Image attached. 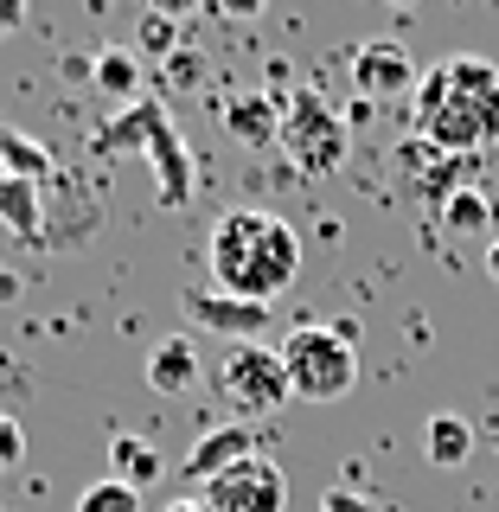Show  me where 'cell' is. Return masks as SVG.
Returning a JSON list of instances; mask_svg holds the SVG:
<instances>
[{"mask_svg":"<svg viewBox=\"0 0 499 512\" xmlns=\"http://www.w3.org/2000/svg\"><path fill=\"white\" fill-rule=\"evenodd\" d=\"M416 135L455 160L499 148V71L487 58H455L416 77Z\"/></svg>","mask_w":499,"mask_h":512,"instance_id":"6da1fadb","label":"cell"},{"mask_svg":"<svg viewBox=\"0 0 499 512\" xmlns=\"http://www.w3.org/2000/svg\"><path fill=\"white\" fill-rule=\"evenodd\" d=\"M212 276H218V295H237V301H256V308H269V301L282 295L288 282L301 276V237L295 224L276 218V212H231L212 231Z\"/></svg>","mask_w":499,"mask_h":512,"instance_id":"7a4b0ae2","label":"cell"},{"mask_svg":"<svg viewBox=\"0 0 499 512\" xmlns=\"http://www.w3.org/2000/svg\"><path fill=\"white\" fill-rule=\"evenodd\" d=\"M276 352H282V372H288V397H301V404H333V397H346L359 384V346H352L346 327L308 320Z\"/></svg>","mask_w":499,"mask_h":512,"instance_id":"3957f363","label":"cell"},{"mask_svg":"<svg viewBox=\"0 0 499 512\" xmlns=\"http://www.w3.org/2000/svg\"><path fill=\"white\" fill-rule=\"evenodd\" d=\"M276 148L288 154L295 173H308V180H333V173L346 167V154H352V128H346V116L320 90H295V96H282Z\"/></svg>","mask_w":499,"mask_h":512,"instance_id":"277c9868","label":"cell"},{"mask_svg":"<svg viewBox=\"0 0 499 512\" xmlns=\"http://www.w3.org/2000/svg\"><path fill=\"white\" fill-rule=\"evenodd\" d=\"M224 404L231 410H244V416H276L288 404V372H282V352L276 346H231L224 352Z\"/></svg>","mask_w":499,"mask_h":512,"instance_id":"5b68a950","label":"cell"},{"mask_svg":"<svg viewBox=\"0 0 499 512\" xmlns=\"http://www.w3.org/2000/svg\"><path fill=\"white\" fill-rule=\"evenodd\" d=\"M199 506L205 512H282L288 506V480H282V468L269 455H250V461H237L231 474L205 480Z\"/></svg>","mask_w":499,"mask_h":512,"instance_id":"8992f818","label":"cell"},{"mask_svg":"<svg viewBox=\"0 0 499 512\" xmlns=\"http://www.w3.org/2000/svg\"><path fill=\"white\" fill-rule=\"evenodd\" d=\"M352 90L359 103H391V96L416 90V58L404 39H365L352 45Z\"/></svg>","mask_w":499,"mask_h":512,"instance_id":"52a82bcc","label":"cell"},{"mask_svg":"<svg viewBox=\"0 0 499 512\" xmlns=\"http://www.w3.org/2000/svg\"><path fill=\"white\" fill-rule=\"evenodd\" d=\"M391 167H397V180H404V192H416V199H423L429 212H436L448 192H461V173H468L474 160H455V154L429 148L423 135H410V141H397Z\"/></svg>","mask_w":499,"mask_h":512,"instance_id":"ba28073f","label":"cell"},{"mask_svg":"<svg viewBox=\"0 0 499 512\" xmlns=\"http://www.w3.org/2000/svg\"><path fill=\"white\" fill-rule=\"evenodd\" d=\"M192 308V327H205V333H224L231 346H256L263 340V327H269V308H256V301H237V295H192L186 301Z\"/></svg>","mask_w":499,"mask_h":512,"instance_id":"9c48e42d","label":"cell"},{"mask_svg":"<svg viewBox=\"0 0 499 512\" xmlns=\"http://www.w3.org/2000/svg\"><path fill=\"white\" fill-rule=\"evenodd\" d=\"M250 455H263V448H256V436H250L244 423H224V429H205V436L192 442V455L180 461V468H186V480H199V487H205V480L231 474L237 461H250Z\"/></svg>","mask_w":499,"mask_h":512,"instance_id":"30bf717a","label":"cell"},{"mask_svg":"<svg viewBox=\"0 0 499 512\" xmlns=\"http://www.w3.org/2000/svg\"><path fill=\"white\" fill-rule=\"evenodd\" d=\"M224 135L244 141L250 154L276 148V135H282V96H269V90H244V96H231V103H224Z\"/></svg>","mask_w":499,"mask_h":512,"instance_id":"8fae6325","label":"cell"},{"mask_svg":"<svg viewBox=\"0 0 499 512\" xmlns=\"http://www.w3.org/2000/svg\"><path fill=\"white\" fill-rule=\"evenodd\" d=\"M148 384L160 397H192L199 391V352H192L186 333H173V340H160L148 352Z\"/></svg>","mask_w":499,"mask_h":512,"instance_id":"7c38bea8","label":"cell"},{"mask_svg":"<svg viewBox=\"0 0 499 512\" xmlns=\"http://www.w3.org/2000/svg\"><path fill=\"white\" fill-rule=\"evenodd\" d=\"M148 160H154V173H160V199H167V205H186V199H192V154L180 148L173 122H160V128H154Z\"/></svg>","mask_w":499,"mask_h":512,"instance_id":"4fadbf2b","label":"cell"},{"mask_svg":"<svg viewBox=\"0 0 499 512\" xmlns=\"http://www.w3.org/2000/svg\"><path fill=\"white\" fill-rule=\"evenodd\" d=\"M160 122H167V109H160V103H148V96H141V103H128L122 116L109 122L103 135H96V154H128V148H148Z\"/></svg>","mask_w":499,"mask_h":512,"instance_id":"5bb4252c","label":"cell"},{"mask_svg":"<svg viewBox=\"0 0 499 512\" xmlns=\"http://www.w3.org/2000/svg\"><path fill=\"white\" fill-rule=\"evenodd\" d=\"M0 224H7L13 237H26V244H39V237H45L39 186H32V180H13V173H0Z\"/></svg>","mask_w":499,"mask_h":512,"instance_id":"9a60e30c","label":"cell"},{"mask_svg":"<svg viewBox=\"0 0 499 512\" xmlns=\"http://www.w3.org/2000/svg\"><path fill=\"white\" fill-rule=\"evenodd\" d=\"M436 218H442L448 237H487V244H493V205H487V192H480V186L448 192V199L436 205Z\"/></svg>","mask_w":499,"mask_h":512,"instance_id":"2e32d148","label":"cell"},{"mask_svg":"<svg viewBox=\"0 0 499 512\" xmlns=\"http://www.w3.org/2000/svg\"><path fill=\"white\" fill-rule=\"evenodd\" d=\"M90 84L109 96V103H128V96L141 90V52H128V45H103V52L90 58Z\"/></svg>","mask_w":499,"mask_h":512,"instance_id":"e0dca14e","label":"cell"},{"mask_svg":"<svg viewBox=\"0 0 499 512\" xmlns=\"http://www.w3.org/2000/svg\"><path fill=\"white\" fill-rule=\"evenodd\" d=\"M109 461H116V480H128L135 493H141V487H154V480L167 474V461H160L141 436H109Z\"/></svg>","mask_w":499,"mask_h":512,"instance_id":"ac0fdd59","label":"cell"},{"mask_svg":"<svg viewBox=\"0 0 499 512\" xmlns=\"http://www.w3.org/2000/svg\"><path fill=\"white\" fill-rule=\"evenodd\" d=\"M423 442H429V461H436V468H461V461L474 455V429L461 423L455 410H436V416H429V436Z\"/></svg>","mask_w":499,"mask_h":512,"instance_id":"d6986e66","label":"cell"},{"mask_svg":"<svg viewBox=\"0 0 499 512\" xmlns=\"http://www.w3.org/2000/svg\"><path fill=\"white\" fill-rule=\"evenodd\" d=\"M0 173H13V180H32V186H39L45 173H52V154H45V141L20 135V128H0Z\"/></svg>","mask_w":499,"mask_h":512,"instance_id":"ffe728a7","label":"cell"},{"mask_svg":"<svg viewBox=\"0 0 499 512\" xmlns=\"http://www.w3.org/2000/svg\"><path fill=\"white\" fill-rule=\"evenodd\" d=\"M77 512H141V493L109 474V480H90V487L77 493Z\"/></svg>","mask_w":499,"mask_h":512,"instance_id":"44dd1931","label":"cell"},{"mask_svg":"<svg viewBox=\"0 0 499 512\" xmlns=\"http://www.w3.org/2000/svg\"><path fill=\"white\" fill-rule=\"evenodd\" d=\"M135 39H141V52H148V58H173V52H180V20H173L167 7H154V13H141Z\"/></svg>","mask_w":499,"mask_h":512,"instance_id":"7402d4cb","label":"cell"},{"mask_svg":"<svg viewBox=\"0 0 499 512\" xmlns=\"http://www.w3.org/2000/svg\"><path fill=\"white\" fill-rule=\"evenodd\" d=\"M13 461H26V429L0 410V468H13Z\"/></svg>","mask_w":499,"mask_h":512,"instance_id":"603a6c76","label":"cell"},{"mask_svg":"<svg viewBox=\"0 0 499 512\" xmlns=\"http://www.w3.org/2000/svg\"><path fill=\"white\" fill-rule=\"evenodd\" d=\"M160 64H167V84H186V77H199V71H205V58L192 52V45H180V52L160 58Z\"/></svg>","mask_w":499,"mask_h":512,"instance_id":"cb8c5ba5","label":"cell"},{"mask_svg":"<svg viewBox=\"0 0 499 512\" xmlns=\"http://www.w3.org/2000/svg\"><path fill=\"white\" fill-rule=\"evenodd\" d=\"M320 512H378L372 500H359V493H346V487H333L327 500H320Z\"/></svg>","mask_w":499,"mask_h":512,"instance_id":"d4e9b609","label":"cell"},{"mask_svg":"<svg viewBox=\"0 0 499 512\" xmlns=\"http://www.w3.org/2000/svg\"><path fill=\"white\" fill-rule=\"evenodd\" d=\"M20 20H26V7H20V0H0V39H7V32L20 26Z\"/></svg>","mask_w":499,"mask_h":512,"instance_id":"484cf974","label":"cell"},{"mask_svg":"<svg viewBox=\"0 0 499 512\" xmlns=\"http://www.w3.org/2000/svg\"><path fill=\"white\" fill-rule=\"evenodd\" d=\"M20 295V276H7V269H0V301H13Z\"/></svg>","mask_w":499,"mask_h":512,"instance_id":"4316f807","label":"cell"},{"mask_svg":"<svg viewBox=\"0 0 499 512\" xmlns=\"http://www.w3.org/2000/svg\"><path fill=\"white\" fill-rule=\"evenodd\" d=\"M487 276L499 282V237H493V244H487Z\"/></svg>","mask_w":499,"mask_h":512,"instance_id":"83f0119b","label":"cell"},{"mask_svg":"<svg viewBox=\"0 0 499 512\" xmlns=\"http://www.w3.org/2000/svg\"><path fill=\"white\" fill-rule=\"evenodd\" d=\"M167 512H205V506H199V500H173Z\"/></svg>","mask_w":499,"mask_h":512,"instance_id":"f1b7e54d","label":"cell"}]
</instances>
